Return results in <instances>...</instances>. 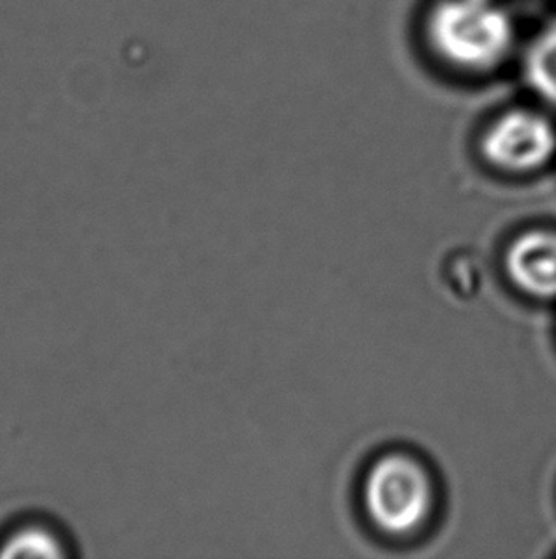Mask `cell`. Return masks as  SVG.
<instances>
[{"label": "cell", "mask_w": 556, "mask_h": 559, "mask_svg": "<svg viewBox=\"0 0 556 559\" xmlns=\"http://www.w3.org/2000/svg\"><path fill=\"white\" fill-rule=\"evenodd\" d=\"M423 38L440 66L461 75L496 73L517 48V25L497 0H435Z\"/></svg>", "instance_id": "1"}, {"label": "cell", "mask_w": 556, "mask_h": 559, "mask_svg": "<svg viewBox=\"0 0 556 559\" xmlns=\"http://www.w3.org/2000/svg\"><path fill=\"white\" fill-rule=\"evenodd\" d=\"M481 153L489 165L507 173L537 170L555 157V124L542 111L512 107L486 127Z\"/></svg>", "instance_id": "3"}, {"label": "cell", "mask_w": 556, "mask_h": 559, "mask_svg": "<svg viewBox=\"0 0 556 559\" xmlns=\"http://www.w3.org/2000/svg\"><path fill=\"white\" fill-rule=\"evenodd\" d=\"M522 79L545 106L556 111V17L530 38L522 53Z\"/></svg>", "instance_id": "5"}, {"label": "cell", "mask_w": 556, "mask_h": 559, "mask_svg": "<svg viewBox=\"0 0 556 559\" xmlns=\"http://www.w3.org/2000/svg\"><path fill=\"white\" fill-rule=\"evenodd\" d=\"M512 283L535 298H556V235L530 231L512 242L505 258Z\"/></svg>", "instance_id": "4"}, {"label": "cell", "mask_w": 556, "mask_h": 559, "mask_svg": "<svg viewBox=\"0 0 556 559\" xmlns=\"http://www.w3.org/2000/svg\"><path fill=\"white\" fill-rule=\"evenodd\" d=\"M0 545H8V554H37V556H58L63 554L61 550H56V546L61 545L60 537L48 530V525L40 523H27L23 527H17V531L12 533V537L7 538Z\"/></svg>", "instance_id": "6"}, {"label": "cell", "mask_w": 556, "mask_h": 559, "mask_svg": "<svg viewBox=\"0 0 556 559\" xmlns=\"http://www.w3.org/2000/svg\"><path fill=\"white\" fill-rule=\"evenodd\" d=\"M364 507L370 520L391 535H407L427 520L433 507L428 474L404 454H387L364 479Z\"/></svg>", "instance_id": "2"}]
</instances>
